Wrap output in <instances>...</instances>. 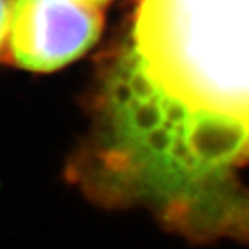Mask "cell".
Here are the masks:
<instances>
[{"mask_svg": "<svg viewBox=\"0 0 249 249\" xmlns=\"http://www.w3.org/2000/svg\"><path fill=\"white\" fill-rule=\"evenodd\" d=\"M75 155L103 204L198 240L249 226V0H140Z\"/></svg>", "mask_w": 249, "mask_h": 249, "instance_id": "1", "label": "cell"}, {"mask_svg": "<svg viewBox=\"0 0 249 249\" xmlns=\"http://www.w3.org/2000/svg\"><path fill=\"white\" fill-rule=\"evenodd\" d=\"M101 9L83 0H13L9 58L34 72L71 64L97 42Z\"/></svg>", "mask_w": 249, "mask_h": 249, "instance_id": "2", "label": "cell"}, {"mask_svg": "<svg viewBox=\"0 0 249 249\" xmlns=\"http://www.w3.org/2000/svg\"><path fill=\"white\" fill-rule=\"evenodd\" d=\"M11 17H13V1L0 0V57L7 55Z\"/></svg>", "mask_w": 249, "mask_h": 249, "instance_id": "3", "label": "cell"}, {"mask_svg": "<svg viewBox=\"0 0 249 249\" xmlns=\"http://www.w3.org/2000/svg\"><path fill=\"white\" fill-rule=\"evenodd\" d=\"M83 1H90V3H96V4H100V6H104L108 0H83Z\"/></svg>", "mask_w": 249, "mask_h": 249, "instance_id": "4", "label": "cell"}]
</instances>
